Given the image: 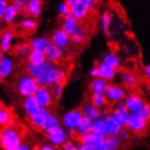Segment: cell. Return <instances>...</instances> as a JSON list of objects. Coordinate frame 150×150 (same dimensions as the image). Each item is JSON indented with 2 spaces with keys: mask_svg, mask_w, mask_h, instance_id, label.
<instances>
[{
  "mask_svg": "<svg viewBox=\"0 0 150 150\" xmlns=\"http://www.w3.org/2000/svg\"><path fill=\"white\" fill-rule=\"evenodd\" d=\"M46 56L45 53L42 51L38 50H35V49H30L28 52V54L26 55V61H28V64L32 65H39L45 62Z\"/></svg>",
  "mask_w": 150,
  "mask_h": 150,
  "instance_id": "cell-23",
  "label": "cell"
},
{
  "mask_svg": "<svg viewBox=\"0 0 150 150\" xmlns=\"http://www.w3.org/2000/svg\"><path fill=\"white\" fill-rule=\"evenodd\" d=\"M20 29H22L24 32H26L28 34H31L36 31L38 28V22L32 18H25L19 24Z\"/></svg>",
  "mask_w": 150,
  "mask_h": 150,
  "instance_id": "cell-33",
  "label": "cell"
},
{
  "mask_svg": "<svg viewBox=\"0 0 150 150\" xmlns=\"http://www.w3.org/2000/svg\"><path fill=\"white\" fill-rule=\"evenodd\" d=\"M81 109H74L64 115L62 117V124L67 129H76L83 118Z\"/></svg>",
  "mask_w": 150,
  "mask_h": 150,
  "instance_id": "cell-6",
  "label": "cell"
},
{
  "mask_svg": "<svg viewBox=\"0 0 150 150\" xmlns=\"http://www.w3.org/2000/svg\"><path fill=\"white\" fill-rule=\"evenodd\" d=\"M60 148L63 150H76V144H75L72 140L67 138L65 142L61 145Z\"/></svg>",
  "mask_w": 150,
  "mask_h": 150,
  "instance_id": "cell-41",
  "label": "cell"
},
{
  "mask_svg": "<svg viewBox=\"0 0 150 150\" xmlns=\"http://www.w3.org/2000/svg\"><path fill=\"white\" fill-rule=\"evenodd\" d=\"M90 132L93 133L94 135L100 137H105L108 134L107 124H105V118L102 116H100V117H98V118L93 120L91 128H90Z\"/></svg>",
  "mask_w": 150,
  "mask_h": 150,
  "instance_id": "cell-15",
  "label": "cell"
},
{
  "mask_svg": "<svg viewBox=\"0 0 150 150\" xmlns=\"http://www.w3.org/2000/svg\"><path fill=\"white\" fill-rule=\"evenodd\" d=\"M103 61H105V62L108 63V65L112 66L116 70H118L121 67V63H120L119 58L113 52H109V53H108L107 55H105L104 58H103Z\"/></svg>",
  "mask_w": 150,
  "mask_h": 150,
  "instance_id": "cell-34",
  "label": "cell"
},
{
  "mask_svg": "<svg viewBox=\"0 0 150 150\" xmlns=\"http://www.w3.org/2000/svg\"><path fill=\"white\" fill-rule=\"evenodd\" d=\"M98 67L99 69V77L105 79L108 82H111L112 80H114L117 74V70L112 66L105 63V61H102L98 64Z\"/></svg>",
  "mask_w": 150,
  "mask_h": 150,
  "instance_id": "cell-17",
  "label": "cell"
},
{
  "mask_svg": "<svg viewBox=\"0 0 150 150\" xmlns=\"http://www.w3.org/2000/svg\"><path fill=\"white\" fill-rule=\"evenodd\" d=\"M2 137V128H0V138Z\"/></svg>",
  "mask_w": 150,
  "mask_h": 150,
  "instance_id": "cell-54",
  "label": "cell"
},
{
  "mask_svg": "<svg viewBox=\"0 0 150 150\" xmlns=\"http://www.w3.org/2000/svg\"><path fill=\"white\" fill-rule=\"evenodd\" d=\"M0 69H1L3 78L9 76L12 74L14 69V64L12 62V60L9 57H4L0 60Z\"/></svg>",
  "mask_w": 150,
  "mask_h": 150,
  "instance_id": "cell-29",
  "label": "cell"
},
{
  "mask_svg": "<svg viewBox=\"0 0 150 150\" xmlns=\"http://www.w3.org/2000/svg\"><path fill=\"white\" fill-rule=\"evenodd\" d=\"M39 108H40L39 105L38 104L36 98H34V96L24 98L23 108H24V111L25 112L28 117L31 116V115L34 114L35 112H37L39 109Z\"/></svg>",
  "mask_w": 150,
  "mask_h": 150,
  "instance_id": "cell-22",
  "label": "cell"
},
{
  "mask_svg": "<svg viewBox=\"0 0 150 150\" xmlns=\"http://www.w3.org/2000/svg\"><path fill=\"white\" fill-rule=\"evenodd\" d=\"M90 103L93 105H95V107L101 109L102 108H105V105L108 104V99H107V98H105V95L92 94Z\"/></svg>",
  "mask_w": 150,
  "mask_h": 150,
  "instance_id": "cell-35",
  "label": "cell"
},
{
  "mask_svg": "<svg viewBox=\"0 0 150 150\" xmlns=\"http://www.w3.org/2000/svg\"><path fill=\"white\" fill-rule=\"evenodd\" d=\"M86 1L89 3L94 8L96 7V3H98V0H86Z\"/></svg>",
  "mask_w": 150,
  "mask_h": 150,
  "instance_id": "cell-50",
  "label": "cell"
},
{
  "mask_svg": "<svg viewBox=\"0 0 150 150\" xmlns=\"http://www.w3.org/2000/svg\"><path fill=\"white\" fill-rule=\"evenodd\" d=\"M30 51V47H29V44L28 43H19L17 44L16 46H15L14 47V55L16 57H25L28 54V52Z\"/></svg>",
  "mask_w": 150,
  "mask_h": 150,
  "instance_id": "cell-36",
  "label": "cell"
},
{
  "mask_svg": "<svg viewBox=\"0 0 150 150\" xmlns=\"http://www.w3.org/2000/svg\"><path fill=\"white\" fill-rule=\"evenodd\" d=\"M47 138L52 146H54L56 148H59L61 145L68 138V136L62 127H57L47 132Z\"/></svg>",
  "mask_w": 150,
  "mask_h": 150,
  "instance_id": "cell-7",
  "label": "cell"
},
{
  "mask_svg": "<svg viewBox=\"0 0 150 150\" xmlns=\"http://www.w3.org/2000/svg\"><path fill=\"white\" fill-rule=\"evenodd\" d=\"M38 149H41V150H55L57 148L54 146H52L51 144H43V145H41V146L38 147Z\"/></svg>",
  "mask_w": 150,
  "mask_h": 150,
  "instance_id": "cell-46",
  "label": "cell"
},
{
  "mask_svg": "<svg viewBox=\"0 0 150 150\" xmlns=\"http://www.w3.org/2000/svg\"><path fill=\"white\" fill-rule=\"evenodd\" d=\"M112 113L117 117V119L120 122V124L122 125V127H126L127 126V120H128V117H129V114H130L127 111V109L116 108Z\"/></svg>",
  "mask_w": 150,
  "mask_h": 150,
  "instance_id": "cell-37",
  "label": "cell"
},
{
  "mask_svg": "<svg viewBox=\"0 0 150 150\" xmlns=\"http://www.w3.org/2000/svg\"><path fill=\"white\" fill-rule=\"evenodd\" d=\"M92 122H93L92 119L88 118L86 117H83L81 122L79 123V125L77 126V127L75 129L76 132V134H77V136H78V138H79V137H80L81 135L86 134V133H87V132L90 131Z\"/></svg>",
  "mask_w": 150,
  "mask_h": 150,
  "instance_id": "cell-31",
  "label": "cell"
},
{
  "mask_svg": "<svg viewBox=\"0 0 150 150\" xmlns=\"http://www.w3.org/2000/svg\"><path fill=\"white\" fill-rule=\"evenodd\" d=\"M105 121L108 127V134L110 135H117L120 129L123 127L120 122L118 121L117 117L115 116L113 113H109L108 115H105Z\"/></svg>",
  "mask_w": 150,
  "mask_h": 150,
  "instance_id": "cell-16",
  "label": "cell"
},
{
  "mask_svg": "<svg viewBox=\"0 0 150 150\" xmlns=\"http://www.w3.org/2000/svg\"><path fill=\"white\" fill-rule=\"evenodd\" d=\"M65 84H59L56 86H54L52 89V93H53V96H54V98L55 100H57L61 98V96L63 94V91H64V87H65Z\"/></svg>",
  "mask_w": 150,
  "mask_h": 150,
  "instance_id": "cell-38",
  "label": "cell"
},
{
  "mask_svg": "<svg viewBox=\"0 0 150 150\" xmlns=\"http://www.w3.org/2000/svg\"><path fill=\"white\" fill-rule=\"evenodd\" d=\"M28 44H29L30 49L45 52L47 47L50 44H52V41H51V38L49 37H40V38H31Z\"/></svg>",
  "mask_w": 150,
  "mask_h": 150,
  "instance_id": "cell-18",
  "label": "cell"
},
{
  "mask_svg": "<svg viewBox=\"0 0 150 150\" xmlns=\"http://www.w3.org/2000/svg\"><path fill=\"white\" fill-rule=\"evenodd\" d=\"M34 98H36L40 108H47V109L54 104L55 101L51 88L43 86H38L36 92L34 94Z\"/></svg>",
  "mask_w": 150,
  "mask_h": 150,
  "instance_id": "cell-5",
  "label": "cell"
},
{
  "mask_svg": "<svg viewBox=\"0 0 150 150\" xmlns=\"http://www.w3.org/2000/svg\"><path fill=\"white\" fill-rule=\"evenodd\" d=\"M74 1H75V0H65V2H66V3H67V4H68L69 6L71 5V4H72V3H73Z\"/></svg>",
  "mask_w": 150,
  "mask_h": 150,
  "instance_id": "cell-51",
  "label": "cell"
},
{
  "mask_svg": "<svg viewBox=\"0 0 150 150\" xmlns=\"http://www.w3.org/2000/svg\"><path fill=\"white\" fill-rule=\"evenodd\" d=\"M7 5H8L7 0H0V19L3 18V16Z\"/></svg>",
  "mask_w": 150,
  "mask_h": 150,
  "instance_id": "cell-44",
  "label": "cell"
},
{
  "mask_svg": "<svg viewBox=\"0 0 150 150\" xmlns=\"http://www.w3.org/2000/svg\"><path fill=\"white\" fill-rule=\"evenodd\" d=\"M79 23H80L79 20L71 14L62 16V28L68 34L71 33L79 25Z\"/></svg>",
  "mask_w": 150,
  "mask_h": 150,
  "instance_id": "cell-26",
  "label": "cell"
},
{
  "mask_svg": "<svg viewBox=\"0 0 150 150\" xmlns=\"http://www.w3.org/2000/svg\"><path fill=\"white\" fill-rule=\"evenodd\" d=\"M38 84L37 83L35 77L29 76L28 74L21 76L16 83V90L23 98L34 96Z\"/></svg>",
  "mask_w": 150,
  "mask_h": 150,
  "instance_id": "cell-2",
  "label": "cell"
},
{
  "mask_svg": "<svg viewBox=\"0 0 150 150\" xmlns=\"http://www.w3.org/2000/svg\"><path fill=\"white\" fill-rule=\"evenodd\" d=\"M117 137L119 138L120 142H125L127 139H129L130 137V131L126 127H123L120 131L117 133Z\"/></svg>",
  "mask_w": 150,
  "mask_h": 150,
  "instance_id": "cell-39",
  "label": "cell"
},
{
  "mask_svg": "<svg viewBox=\"0 0 150 150\" xmlns=\"http://www.w3.org/2000/svg\"><path fill=\"white\" fill-rule=\"evenodd\" d=\"M138 113H139L142 117H144L146 119L149 120V117H150V108H149V105L146 104V103H145V104L143 105L142 108L140 109V111H139Z\"/></svg>",
  "mask_w": 150,
  "mask_h": 150,
  "instance_id": "cell-43",
  "label": "cell"
},
{
  "mask_svg": "<svg viewBox=\"0 0 150 150\" xmlns=\"http://www.w3.org/2000/svg\"><path fill=\"white\" fill-rule=\"evenodd\" d=\"M11 2L15 4V6L17 7V9H18L19 13L21 14L24 10V8L25 7L26 4H28V0H11Z\"/></svg>",
  "mask_w": 150,
  "mask_h": 150,
  "instance_id": "cell-42",
  "label": "cell"
},
{
  "mask_svg": "<svg viewBox=\"0 0 150 150\" xmlns=\"http://www.w3.org/2000/svg\"><path fill=\"white\" fill-rule=\"evenodd\" d=\"M44 53L47 61L57 65H58L65 57V50L55 46L54 44H50Z\"/></svg>",
  "mask_w": 150,
  "mask_h": 150,
  "instance_id": "cell-12",
  "label": "cell"
},
{
  "mask_svg": "<svg viewBox=\"0 0 150 150\" xmlns=\"http://www.w3.org/2000/svg\"><path fill=\"white\" fill-rule=\"evenodd\" d=\"M70 44L76 47H81L87 39V30L83 25L79 23L76 28L69 34Z\"/></svg>",
  "mask_w": 150,
  "mask_h": 150,
  "instance_id": "cell-10",
  "label": "cell"
},
{
  "mask_svg": "<svg viewBox=\"0 0 150 150\" xmlns=\"http://www.w3.org/2000/svg\"><path fill=\"white\" fill-rule=\"evenodd\" d=\"M0 79H3V76H2V73H1V69H0Z\"/></svg>",
  "mask_w": 150,
  "mask_h": 150,
  "instance_id": "cell-53",
  "label": "cell"
},
{
  "mask_svg": "<svg viewBox=\"0 0 150 150\" xmlns=\"http://www.w3.org/2000/svg\"><path fill=\"white\" fill-rule=\"evenodd\" d=\"M2 26V19H0V28H1Z\"/></svg>",
  "mask_w": 150,
  "mask_h": 150,
  "instance_id": "cell-55",
  "label": "cell"
},
{
  "mask_svg": "<svg viewBox=\"0 0 150 150\" xmlns=\"http://www.w3.org/2000/svg\"><path fill=\"white\" fill-rule=\"evenodd\" d=\"M48 112L49 110L47 108H39V109L37 112H35L31 116L28 117L31 126L37 129H42L44 124L46 122Z\"/></svg>",
  "mask_w": 150,
  "mask_h": 150,
  "instance_id": "cell-14",
  "label": "cell"
},
{
  "mask_svg": "<svg viewBox=\"0 0 150 150\" xmlns=\"http://www.w3.org/2000/svg\"><path fill=\"white\" fill-rule=\"evenodd\" d=\"M29 149H31V146H30V145H29V144L22 142V144H21V146H20L19 150H29Z\"/></svg>",
  "mask_w": 150,
  "mask_h": 150,
  "instance_id": "cell-48",
  "label": "cell"
},
{
  "mask_svg": "<svg viewBox=\"0 0 150 150\" xmlns=\"http://www.w3.org/2000/svg\"><path fill=\"white\" fill-rule=\"evenodd\" d=\"M58 13L60 14L61 16H65L67 15L70 14V6L66 3L65 1L60 3L58 6Z\"/></svg>",
  "mask_w": 150,
  "mask_h": 150,
  "instance_id": "cell-40",
  "label": "cell"
},
{
  "mask_svg": "<svg viewBox=\"0 0 150 150\" xmlns=\"http://www.w3.org/2000/svg\"><path fill=\"white\" fill-rule=\"evenodd\" d=\"M90 76L95 78V77H98L99 76V69L98 67H95L94 68H92L90 70Z\"/></svg>",
  "mask_w": 150,
  "mask_h": 150,
  "instance_id": "cell-47",
  "label": "cell"
},
{
  "mask_svg": "<svg viewBox=\"0 0 150 150\" xmlns=\"http://www.w3.org/2000/svg\"><path fill=\"white\" fill-rule=\"evenodd\" d=\"M43 1L42 0H28V4L21 14L25 16H31L33 18H38L42 12Z\"/></svg>",
  "mask_w": 150,
  "mask_h": 150,
  "instance_id": "cell-13",
  "label": "cell"
},
{
  "mask_svg": "<svg viewBox=\"0 0 150 150\" xmlns=\"http://www.w3.org/2000/svg\"><path fill=\"white\" fill-rule=\"evenodd\" d=\"M109 83L101 77H95L92 82L90 83L89 88L92 94H98V95H105L107 88Z\"/></svg>",
  "mask_w": 150,
  "mask_h": 150,
  "instance_id": "cell-19",
  "label": "cell"
},
{
  "mask_svg": "<svg viewBox=\"0 0 150 150\" xmlns=\"http://www.w3.org/2000/svg\"><path fill=\"white\" fill-rule=\"evenodd\" d=\"M76 150H93V148L89 145H86V144L79 142L76 145Z\"/></svg>",
  "mask_w": 150,
  "mask_h": 150,
  "instance_id": "cell-45",
  "label": "cell"
},
{
  "mask_svg": "<svg viewBox=\"0 0 150 150\" xmlns=\"http://www.w3.org/2000/svg\"><path fill=\"white\" fill-rule=\"evenodd\" d=\"M51 41L55 46L65 50L70 46V36L67 31L61 28L54 31L51 37Z\"/></svg>",
  "mask_w": 150,
  "mask_h": 150,
  "instance_id": "cell-9",
  "label": "cell"
},
{
  "mask_svg": "<svg viewBox=\"0 0 150 150\" xmlns=\"http://www.w3.org/2000/svg\"><path fill=\"white\" fill-rule=\"evenodd\" d=\"M19 11L18 9H17V7L15 6V4L13 3H10V4H8L6 8V11L4 13V16H3V20L8 24V25H10L12 24L15 19H16V17L17 16V15H19Z\"/></svg>",
  "mask_w": 150,
  "mask_h": 150,
  "instance_id": "cell-28",
  "label": "cell"
},
{
  "mask_svg": "<svg viewBox=\"0 0 150 150\" xmlns=\"http://www.w3.org/2000/svg\"><path fill=\"white\" fill-rule=\"evenodd\" d=\"M15 37V34L12 30H6L2 33L0 38V49L4 53L9 52L12 48V40Z\"/></svg>",
  "mask_w": 150,
  "mask_h": 150,
  "instance_id": "cell-21",
  "label": "cell"
},
{
  "mask_svg": "<svg viewBox=\"0 0 150 150\" xmlns=\"http://www.w3.org/2000/svg\"><path fill=\"white\" fill-rule=\"evenodd\" d=\"M148 127V120L142 117L139 113H130L126 127L130 133L141 135L145 133Z\"/></svg>",
  "mask_w": 150,
  "mask_h": 150,
  "instance_id": "cell-3",
  "label": "cell"
},
{
  "mask_svg": "<svg viewBox=\"0 0 150 150\" xmlns=\"http://www.w3.org/2000/svg\"><path fill=\"white\" fill-rule=\"evenodd\" d=\"M144 75L146 77H149L150 76V67L148 65L144 67Z\"/></svg>",
  "mask_w": 150,
  "mask_h": 150,
  "instance_id": "cell-49",
  "label": "cell"
},
{
  "mask_svg": "<svg viewBox=\"0 0 150 150\" xmlns=\"http://www.w3.org/2000/svg\"><path fill=\"white\" fill-rule=\"evenodd\" d=\"M15 125V117L10 109L0 105V127H11Z\"/></svg>",
  "mask_w": 150,
  "mask_h": 150,
  "instance_id": "cell-20",
  "label": "cell"
},
{
  "mask_svg": "<svg viewBox=\"0 0 150 150\" xmlns=\"http://www.w3.org/2000/svg\"><path fill=\"white\" fill-rule=\"evenodd\" d=\"M0 105H1V103H0Z\"/></svg>",
  "mask_w": 150,
  "mask_h": 150,
  "instance_id": "cell-56",
  "label": "cell"
},
{
  "mask_svg": "<svg viewBox=\"0 0 150 150\" xmlns=\"http://www.w3.org/2000/svg\"><path fill=\"white\" fill-rule=\"evenodd\" d=\"M119 77L122 83L127 86H135L139 81L137 75L130 71H127V70H120Z\"/></svg>",
  "mask_w": 150,
  "mask_h": 150,
  "instance_id": "cell-25",
  "label": "cell"
},
{
  "mask_svg": "<svg viewBox=\"0 0 150 150\" xmlns=\"http://www.w3.org/2000/svg\"><path fill=\"white\" fill-rule=\"evenodd\" d=\"M105 139V150H115L117 149L120 146V140L117 135H110L108 134L104 137Z\"/></svg>",
  "mask_w": 150,
  "mask_h": 150,
  "instance_id": "cell-32",
  "label": "cell"
},
{
  "mask_svg": "<svg viewBox=\"0 0 150 150\" xmlns=\"http://www.w3.org/2000/svg\"><path fill=\"white\" fill-rule=\"evenodd\" d=\"M57 127H60V120L57 117V116L56 114L52 113V112H48L47 117L46 119L45 124H44L43 127H42V131L44 132H48L52 129H54Z\"/></svg>",
  "mask_w": 150,
  "mask_h": 150,
  "instance_id": "cell-27",
  "label": "cell"
},
{
  "mask_svg": "<svg viewBox=\"0 0 150 150\" xmlns=\"http://www.w3.org/2000/svg\"><path fill=\"white\" fill-rule=\"evenodd\" d=\"M124 99L127 109L129 113H138L145 104L141 96L136 93H131L127 96H126Z\"/></svg>",
  "mask_w": 150,
  "mask_h": 150,
  "instance_id": "cell-11",
  "label": "cell"
},
{
  "mask_svg": "<svg viewBox=\"0 0 150 150\" xmlns=\"http://www.w3.org/2000/svg\"><path fill=\"white\" fill-rule=\"evenodd\" d=\"M81 111L84 117H86L92 120H95L96 118L100 117V115H101L100 108L95 107L91 103L85 104L81 108Z\"/></svg>",
  "mask_w": 150,
  "mask_h": 150,
  "instance_id": "cell-24",
  "label": "cell"
},
{
  "mask_svg": "<svg viewBox=\"0 0 150 150\" xmlns=\"http://www.w3.org/2000/svg\"><path fill=\"white\" fill-rule=\"evenodd\" d=\"M93 10L94 7L86 0H75L70 5V14L73 15L79 21L88 17Z\"/></svg>",
  "mask_w": 150,
  "mask_h": 150,
  "instance_id": "cell-4",
  "label": "cell"
},
{
  "mask_svg": "<svg viewBox=\"0 0 150 150\" xmlns=\"http://www.w3.org/2000/svg\"><path fill=\"white\" fill-rule=\"evenodd\" d=\"M105 98L108 103H117L119 101L124 100L126 98V91L119 85H108L107 91H105Z\"/></svg>",
  "mask_w": 150,
  "mask_h": 150,
  "instance_id": "cell-8",
  "label": "cell"
},
{
  "mask_svg": "<svg viewBox=\"0 0 150 150\" xmlns=\"http://www.w3.org/2000/svg\"><path fill=\"white\" fill-rule=\"evenodd\" d=\"M4 57H5V56H4V52H3L1 49H0V60H1Z\"/></svg>",
  "mask_w": 150,
  "mask_h": 150,
  "instance_id": "cell-52",
  "label": "cell"
},
{
  "mask_svg": "<svg viewBox=\"0 0 150 150\" xmlns=\"http://www.w3.org/2000/svg\"><path fill=\"white\" fill-rule=\"evenodd\" d=\"M113 18V15L109 10H105L102 14L101 17V25H102V29L103 32L107 37H109L110 35V25L112 22Z\"/></svg>",
  "mask_w": 150,
  "mask_h": 150,
  "instance_id": "cell-30",
  "label": "cell"
},
{
  "mask_svg": "<svg viewBox=\"0 0 150 150\" xmlns=\"http://www.w3.org/2000/svg\"><path fill=\"white\" fill-rule=\"evenodd\" d=\"M22 142V133L16 125L2 128V137L0 138V147L2 149L19 150Z\"/></svg>",
  "mask_w": 150,
  "mask_h": 150,
  "instance_id": "cell-1",
  "label": "cell"
}]
</instances>
